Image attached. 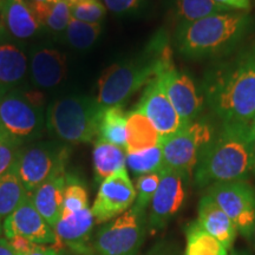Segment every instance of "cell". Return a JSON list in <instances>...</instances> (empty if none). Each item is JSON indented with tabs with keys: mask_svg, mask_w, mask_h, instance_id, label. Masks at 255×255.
<instances>
[{
	"mask_svg": "<svg viewBox=\"0 0 255 255\" xmlns=\"http://www.w3.org/2000/svg\"><path fill=\"white\" fill-rule=\"evenodd\" d=\"M254 138L250 123H223L201 151L193 174L195 186L246 181L252 173Z\"/></svg>",
	"mask_w": 255,
	"mask_h": 255,
	"instance_id": "cell-1",
	"label": "cell"
},
{
	"mask_svg": "<svg viewBox=\"0 0 255 255\" xmlns=\"http://www.w3.org/2000/svg\"><path fill=\"white\" fill-rule=\"evenodd\" d=\"M203 92L223 123H250L255 116V59L239 57L210 71Z\"/></svg>",
	"mask_w": 255,
	"mask_h": 255,
	"instance_id": "cell-2",
	"label": "cell"
},
{
	"mask_svg": "<svg viewBox=\"0 0 255 255\" xmlns=\"http://www.w3.org/2000/svg\"><path fill=\"white\" fill-rule=\"evenodd\" d=\"M250 25L251 18L245 12L213 14L182 24L177 32L178 50L191 58L215 56L234 46Z\"/></svg>",
	"mask_w": 255,
	"mask_h": 255,
	"instance_id": "cell-3",
	"label": "cell"
},
{
	"mask_svg": "<svg viewBox=\"0 0 255 255\" xmlns=\"http://www.w3.org/2000/svg\"><path fill=\"white\" fill-rule=\"evenodd\" d=\"M165 44L154 40L148 52L131 62L110 65L98 81L96 101L103 108L122 105L131 96L150 83L157 75L159 53Z\"/></svg>",
	"mask_w": 255,
	"mask_h": 255,
	"instance_id": "cell-4",
	"label": "cell"
},
{
	"mask_svg": "<svg viewBox=\"0 0 255 255\" xmlns=\"http://www.w3.org/2000/svg\"><path fill=\"white\" fill-rule=\"evenodd\" d=\"M104 108L87 96H65L47 109L46 128L59 141L79 144L98 137Z\"/></svg>",
	"mask_w": 255,
	"mask_h": 255,
	"instance_id": "cell-5",
	"label": "cell"
},
{
	"mask_svg": "<svg viewBox=\"0 0 255 255\" xmlns=\"http://www.w3.org/2000/svg\"><path fill=\"white\" fill-rule=\"evenodd\" d=\"M213 138V128L205 120L186 124L173 135L161 139L163 169L176 171L189 178L199 161L200 154Z\"/></svg>",
	"mask_w": 255,
	"mask_h": 255,
	"instance_id": "cell-6",
	"label": "cell"
},
{
	"mask_svg": "<svg viewBox=\"0 0 255 255\" xmlns=\"http://www.w3.org/2000/svg\"><path fill=\"white\" fill-rule=\"evenodd\" d=\"M146 227L145 213L131 207L96 233L95 255H137L144 242Z\"/></svg>",
	"mask_w": 255,
	"mask_h": 255,
	"instance_id": "cell-7",
	"label": "cell"
},
{
	"mask_svg": "<svg viewBox=\"0 0 255 255\" xmlns=\"http://www.w3.org/2000/svg\"><path fill=\"white\" fill-rule=\"evenodd\" d=\"M70 149L59 142H37L23 148L18 162V174L28 195L47 178L65 170Z\"/></svg>",
	"mask_w": 255,
	"mask_h": 255,
	"instance_id": "cell-8",
	"label": "cell"
},
{
	"mask_svg": "<svg viewBox=\"0 0 255 255\" xmlns=\"http://www.w3.org/2000/svg\"><path fill=\"white\" fill-rule=\"evenodd\" d=\"M45 123L44 108L30 103L21 89L0 97V130L21 145L37 139Z\"/></svg>",
	"mask_w": 255,
	"mask_h": 255,
	"instance_id": "cell-9",
	"label": "cell"
},
{
	"mask_svg": "<svg viewBox=\"0 0 255 255\" xmlns=\"http://www.w3.org/2000/svg\"><path fill=\"white\" fill-rule=\"evenodd\" d=\"M156 77L161 81L169 101L184 126L196 121L203 109V97L197 92L193 79L175 68L171 51L167 44L159 53Z\"/></svg>",
	"mask_w": 255,
	"mask_h": 255,
	"instance_id": "cell-10",
	"label": "cell"
},
{
	"mask_svg": "<svg viewBox=\"0 0 255 255\" xmlns=\"http://www.w3.org/2000/svg\"><path fill=\"white\" fill-rule=\"evenodd\" d=\"M207 195L229 216L238 233L251 240L255 222V189L246 181L215 183Z\"/></svg>",
	"mask_w": 255,
	"mask_h": 255,
	"instance_id": "cell-11",
	"label": "cell"
},
{
	"mask_svg": "<svg viewBox=\"0 0 255 255\" xmlns=\"http://www.w3.org/2000/svg\"><path fill=\"white\" fill-rule=\"evenodd\" d=\"M136 200V189L127 169L122 168L101 183L91 207L97 223H107L131 208Z\"/></svg>",
	"mask_w": 255,
	"mask_h": 255,
	"instance_id": "cell-12",
	"label": "cell"
},
{
	"mask_svg": "<svg viewBox=\"0 0 255 255\" xmlns=\"http://www.w3.org/2000/svg\"><path fill=\"white\" fill-rule=\"evenodd\" d=\"M186 181L187 178L176 171L169 169L161 171V180L150 202L148 218V228L152 234L163 229L169 220L182 208L186 199Z\"/></svg>",
	"mask_w": 255,
	"mask_h": 255,
	"instance_id": "cell-13",
	"label": "cell"
},
{
	"mask_svg": "<svg viewBox=\"0 0 255 255\" xmlns=\"http://www.w3.org/2000/svg\"><path fill=\"white\" fill-rule=\"evenodd\" d=\"M2 233L7 240L14 237H24L39 246L56 245L55 231L33 206L30 195L25 197L14 212L4 220Z\"/></svg>",
	"mask_w": 255,
	"mask_h": 255,
	"instance_id": "cell-14",
	"label": "cell"
},
{
	"mask_svg": "<svg viewBox=\"0 0 255 255\" xmlns=\"http://www.w3.org/2000/svg\"><path fill=\"white\" fill-rule=\"evenodd\" d=\"M136 110L145 115L162 138L173 135L184 127V123L169 101L163 85L157 77L144 88Z\"/></svg>",
	"mask_w": 255,
	"mask_h": 255,
	"instance_id": "cell-15",
	"label": "cell"
},
{
	"mask_svg": "<svg viewBox=\"0 0 255 255\" xmlns=\"http://www.w3.org/2000/svg\"><path fill=\"white\" fill-rule=\"evenodd\" d=\"M95 218L91 208L60 216L53 228L56 245L59 250H69L76 255H95L94 240L91 239Z\"/></svg>",
	"mask_w": 255,
	"mask_h": 255,
	"instance_id": "cell-16",
	"label": "cell"
},
{
	"mask_svg": "<svg viewBox=\"0 0 255 255\" xmlns=\"http://www.w3.org/2000/svg\"><path fill=\"white\" fill-rule=\"evenodd\" d=\"M28 65L24 46L0 28V97L20 90L30 72Z\"/></svg>",
	"mask_w": 255,
	"mask_h": 255,
	"instance_id": "cell-17",
	"label": "cell"
},
{
	"mask_svg": "<svg viewBox=\"0 0 255 255\" xmlns=\"http://www.w3.org/2000/svg\"><path fill=\"white\" fill-rule=\"evenodd\" d=\"M66 56L52 46L33 47L30 58V75L34 85L51 89L59 85L66 78Z\"/></svg>",
	"mask_w": 255,
	"mask_h": 255,
	"instance_id": "cell-18",
	"label": "cell"
},
{
	"mask_svg": "<svg viewBox=\"0 0 255 255\" xmlns=\"http://www.w3.org/2000/svg\"><path fill=\"white\" fill-rule=\"evenodd\" d=\"M0 28L15 40L30 39L41 26L26 0H5L0 12Z\"/></svg>",
	"mask_w": 255,
	"mask_h": 255,
	"instance_id": "cell-19",
	"label": "cell"
},
{
	"mask_svg": "<svg viewBox=\"0 0 255 255\" xmlns=\"http://www.w3.org/2000/svg\"><path fill=\"white\" fill-rule=\"evenodd\" d=\"M65 186L66 169L53 174L30 195L33 206L52 228L62 216Z\"/></svg>",
	"mask_w": 255,
	"mask_h": 255,
	"instance_id": "cell-20",
	"label": "cell"
},
{
	"mask_svg": "<svg viewBox=\"0 0 255 255\" xmlns=\"http://www.w3.org/2000/svg\"><path fill=\"white\" fill-rule=\"evenodd\" d=\"M197 222L209 235L228 251L231 250L237 239L238 229L229 216L207 194L200 200Z\"/></svg>",
	"mask_w": 255,
	"mask_h": 255,
	"instance_id": "cell-21",
	"label": "cell"
},
{
	"mask_svg": "<svg viewBox=\"0 0 255 255\" xmlns=\"http://www.w3.org/2000/svg\"><path fill=\"white\" fill-rule=\"evenodd\" d=\"M162 137L145 115L132 110L127 115L126 151L138 152L159 145Z\"/></svg>",
	"mask_w": 255,
	"mask_h": 255,
	"instance_id": "cell-22",
	"label": "cell"
},
{
	"mask_svg": "<svg viewBox=\"0 0 255 255\" xmlns=\"http://www.w3.org/2000/svg\"><path fill=\"white\" fill-rule=\"evenodd\" d=\"M28 6L39 21L41 28L59 36L68 27L71 12L68 0H47L43 2L27 1Z\"/></svg>",
	"mask_w": 255,
	"mask_h": 255,
	"instance_id": "cell-23",
	"label": "cell"
},
{
	"mask_svg": "<svg viewBox=\"0 0 255 255\" xmlns=\"http://www.w3.org/2000/svg\"><path fill=\"white\" fill-rule=\"evenodd\" d=\"M92 159L95 178L97 182L102 183L115 171L126 168L127 151L122 146L97 139L92 152Z\"/></svg>",
	"mask_w": 255,
	"mask_h": 255,
	"instance_id": "cell-24",
	"label": "cell"
},
{
	"mask_svg": "<svg viewBox=\"0 0 255 255\" xmlns=\"http://www.w3.org/2000/svg\"><path fill=\"white\" fill-rule=\"evenodd\" d=\"M97 138L126 149L127 115L124 114L122 105L104 108Z\"/></svg>",
	"mask_w": 255,
	"mask_h": 255,
	"instance_id": "cell-25",
	"label": "cell"
},
{
	"mask_svg": "<svg viewBox=\"0 0 255 255\" xmlns=\"http://www.w3.org/2000/svg\"><path fill=\"white\" fill-rule=\"evenodd\" d=\"M28 195L18 174V164L0 177V221L14 212Z\"/></svg>",
	"mask_w": 255,
	"mask_h": 255,
	"instance_id": "cell-26",
	"label": "cell"
},
{
	"mask_svg": "<svg viewBox=\"0 0 255 255\" xmlns=\"http://www.w3.org/2000/svg\"><path fill=\"white\" fill-rule=\"evenodd\" d=\"M184 255H229V253L227 248L209 235L196 220L186 228Z\"/></svg>",
	"mask_w": 255,
	"mask_h": 255,
	"instance_id": "cell-27",
	"label": "cell"
},
{
	"mask_svg": "<svg viewBox=\"0 0 255 255\" xmlns=\"http://www.w3.org/2000/svg\"><path fill=\"white\" fill-rule=\"evenodd\" d=\"M176 9L177 15L186 24L213 14L229 12L232 8L219 4L215 0H176Z\"/></svg>",
	"mask_w": 255,
	"mask_h": 255,
	"instance_id": "cell-28",
	"label": "cell"
},
{
	"mask_svg": "<svg viewBox=\"0 0 255 255\" xmlns=\"http://www.w3.org/2000/svg\"><path fill=\"white\" fill-rule=\"evenodd\" d=\"M101 32L102 24L84 23L71 17L63 36L70 46L77 50H87L96 43Z\"/></svg>",
	"mask_w": 255,
	"mask_h": 255,
	"instance_id": "cell-29",
	"label": "cell"
},
{
	"mask_svg": "<svg viewBox=\"0 0 255 255\" xmlns=\"http://www.w3.org/2000/svg\"><path fill=\"white\" fill-rule=\"evenodd\" d=\"M126 163L130 170L136 175L161 173L163 170V156L161 145L145 149L138 152L127 154Z\"/></svg>",
	"mask_w": 255,
	"mask_h": 255,
	"instance_id": "cell-30",
	"label": "cell"
},
{
	"mask_svg": "<svg viewBox=\"0 0 255 255\" xmlns=\"http://www.w3.org/2000/svg\"><path fill=\"white\" fill-rule=\"evenodd\" d=\"M89 208L88 190L81 178L73 174H66V186L64 190V201L62 215L79 212Z\"/></svg>",
	"mask_w": 255,
	"mask_h": 255,
	"instance_id": "cell-31",
	"label": "cell"
},
{
	"mask_svg": "<svg viewBox=\"0 0 255 255\" xmlns=\"http://www.w3.org/2000/svg\"><path fill=\"white\" fill-rule=\"evenodd\" d=\"M161 180V173L144 174L137 177L136 181V200L133 202L132 208L141 213H145L146 208L150 205L152 197Z\"/></svg>",
	"mask_w": 255,
	"mask_h": 255,
	"instance_id": "cell-32",
	"label": "cell"
},
{
	"mask_svg": "<svg viewBox=\"0 0 255 255\" xmlns=\"http://www.w3.org/2000/svg\"><path fill=\"white\" fill-rule=\"evenodd\" d=\"M70 12L71 17L77 20L90 24H102L107 13V7L100 0H77L70 2Z\"/></svg>",
	"mask_w": 255,
	"mask_h": 255,
	"instance_id": "cell-33",
	"label": "cell"
},
{
	"mask_svg": "<svg viewBox=\"0 0 255 255\" xmlns=\"http://www.w3.org/2000/svg\"><path fill=\"white\" fill-rule=\"evenodd\" d=\"M23 145L0 130V177L18 164Z\"/></svg>",
	"mask_w": 255,
	"mask_h": 255,
	"instance_id": "cell-34",
	"label": "cell"
},
{
	"mask_svg": "<svg viewBox=\"0 0 255 255\" xmlns=\"http://www.w3.org/2000/svg\"><path fill=\"white\" fill-rule=\"evenodd\" d=\"M105 7L117 15L132 14L141 9L145 0H104Z\"/></svg>",
	"mask_w": 255,
	"mask_h": 255,
	"instance_id": "cell-35",
	"label": "cell"
},
{
	"mask_svg": "<svg viewBox=\"0 0 255 255\" xmlns=\"http://www.w3.org/2000/svg\"><path fill=\"white\" fill-rule=\"evenodd\" d=\"M8 242L12 246V248L20 255H26L30 253V252L33 251L37 246H39V245L33 244V242L24 237H14L9 239Z\"/></svg>",
	"mask_w": 255,
	"mask_h": 255,
	"instance_id": "cell-36",
	"label": "cell"
},
{
	"mask_svg": "<svg viewBox=\"0 0 255 255\" xmlns=\"http://www.w3.org/2000/svg\"><path fill=\"white\" fill-rule=\"evenodd\" d=\"M26 100L32 103L33 105H36L38 108H44L45 105V96H44L43 92L37 91V90H21Z\"/></svg>",
	"mask_w": 255,
	"mask_h": 255,
	"instance_id": "cell-37",
	"label": "cell"
},
{
	"mask_svg": "<svg viewBox=\"0 0 255 255\" xmlns=\"http://www.w3.org/2000/svg\"><path fill=\"white\" fill-rule=\"evenodd\" d=\"M215 1L232 9H248L251 6L250 0H215Z\"/></svg>",
	"mask_w": 255,
	"mask_h": 255,
	"instance_id": "cell-38",
	"label": "cell"
},
{
	"mask_svg": "<svg viewBox=\"0 0 255 255\" xmlns=\"http://www.w3.org/2000/svg\"><path fill=\"white\" fill-rule=\"evenodd\" d=\"M26 255H64V251L53 246H37Z\"/></svg>",
	"mask_w": 255,
	"mask_h": 255,
	"instance_id": "cell-39",
	"label": "cell"
},
{
	"mask_svg": "<svg viewBox=\"0 0 255 255\" xmlns=\"http://www.w3.org/2000/svg\"><path fill=\"white\" fill-rule=\"evenodd\" d=\"M0 255H20L12 248L7 239L0 238Z\"/></svg>",
	"mask_w": 255,
	"mask_h": 255,
	"instance_id": "cell-40",
	"label": "cell"
},
{
	"mask_svg": "<svg viewBox=\"0 0 255 255\" xmlns=\"http://www.w3.org/2000/svg\"><path fill=\"white\" fill-rule=\"evenodd\" d=\"M252 173L255 175V138L253 143V161H252Z\"/></svg>",
	"mask_w": 255,
	"mask_h": 255,
	"instance_id": "cell-41",
	"label": "cell"
},
{
	"mask_svg": "<svg viewBox=\"0 0 255 255\" xmlns=\"http://www.w3.org/2000/svg\"><path fill=\"white\" fill-rule=\"evenodd\" d=\"M229 255H251V254L246 251H233L232 253H229Z\"/></svg>",
	"mask_w": 255,
	"mask_h": 255,
	"instance_id": "cell-42",
	"label": "cell"
},
{
	"mask_svg": "<svg viewBox=\"0 0 255 255\" xmlns=\"http://www.w3.org/2000/svg\"><path fill=\"white\" fill-rule=\"evenodd\" d=\"M250 127H251L252 133H253V136L255 137V116H254V119L250 122Z\"/></svg>",
	"mask_w": 255,
	"mask_h": 255,
	"instance_id": "cell-43",
	"label": "cell"
},
{
	"mask_svg": "<svg viewBox=\"0 0 255 255\" xmlns=\"http://www.w3.org/2000/svg\"><path fill=\"white\" fill-rule=\"evenodd\" d=\"M251 240H252V242H253V245H254V247H255V222H254V226H253V231H252Z\"/></svg>",
	"mask_w": 255,
	"mask_h": 255,
	"instance_id": "cell-44",
	"label": "cell"
},
{
	"mask_svg": "<svg viewBox=\"0 0 255 255\" xmlns=\"http://www.w3.org/2000/svg\"><path fill=\"white\" fill-rule=\"evenodd\" d=\"M150 255H169V254H165L164 252H156V253H152V254H150Z\"/></svg>",
	"mask_w": 255,
	"mask_h": 255,
	"instance_id": "cell-45",
	"label": "cell"
},
{
	"mask_svg": "<svg viewBox=\"0 0 255 255\" xmlns=\"http://www.w3.org/2000/svg\"><path fill=\"white\" fill-rule=\"evenodd\" d=\"M26 1H34V2H43V1H47V0H26Z\"/></svg>",
	"mask_w": 255,
	"mask_h": 255,
	"instance_id": "cell-46",
	"label": "cell"
},
{
	"mask_svg": "<svg viewBox=\"0 0 255 255\" xmlns=\"http://www.w3.org/2000/svg\"><path fill=\"white\" fill-rule=\"evenodd\" d=\"M1 234H2V223L0 221V238H1Z\"/></svg>",
	"mask_w": 255,
	"mask_h": 255,
	"instance_id": "cell-47",
	"label": "cell"
},
{
	"mask_svg": "<svg viewBox=\"0 0 255 255\" xmlns=\"http://www.w3.org/2000/svg\"><path fill=\"white\" fill-rule=\"evenodd\" d=\"M4 1H5V0H0V12H1V8H2V5H4Z\"/></svg>",
	"mask_w": 255,
	"mask_h": 255,
	"instance_id": "cell-48",
	"label": "cell"
},
{
	"mask_svg": "<svg viewBox=\"0 0 255 255\" xmlns=\"http://www.w3.org/2000/svg\"><path fill=\"white\" fill-rule=\"evenodd\" d=\"M69 2H75V1H77V0H68Z\"/></svg>",
	"mask_w": 255,
	"mask_h": 255,
	"instance_id": "cell-49",
	"label": "cell"
},
{
	"mask_svg": "<svg viewBox=\"0 0 255 255\" xmlns=\"http://www.w3.org/2000/svg\"><path fill=\"white\" fill-rule=\"evenodd\" d=\"M253 57H254V59H255V49H254V52H253Z\"/></svg>",
	"mask_w": 255,
	"mask_h": 255,
	"instance_id": "cell-50",
	"label": "cell"
}]
</instances>
